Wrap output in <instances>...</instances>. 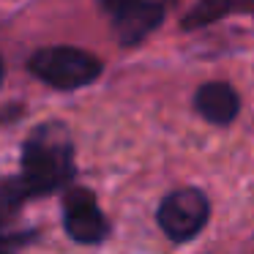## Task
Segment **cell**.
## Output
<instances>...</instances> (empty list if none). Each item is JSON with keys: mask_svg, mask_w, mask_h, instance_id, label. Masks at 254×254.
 Wrapping results in <instances>:
<instances>
[{"mask_svg": "<svg viewBox=\"0 0 254 254\" xmlns=\"http://www.w3.org/2000/svg\"><path fill=\"white\" fill-rule=\"evenodd\" d=\"M63 227L77 243H101L110 232L104 213L88 189H71L63 199Z\"/></svg>", "mask_w": 254, "mask_h": 254, "instance_id": "5b68a950", "label": "cell"}, {"mask_svg": "<svg viewBox=\"0 0 254 254\" xmlns=\"http://www.w3.org/2000/svg\"><path fill=\"white\" fill-rule=\"evenodd\" d=\"M0 254H11V252H8L6 246H3V238H0Z\"/></svg>", "mask_w": 254, "mask_h": 254, "instance_id": "9c48e42d", "label": "cell"}, {"mask_svg": "<svg viewBox=\"0 0 254 254\" xmlns=\"http://www.w3.org/2000/svg\"><path fill=\"white\" fill-rule=\"evenodd\" d=\"M30 71L58 90H77L99 79L101 61L77 47H44L30 58Z\"/></svg>", "mask_w": 254, "mask_h": 254, "instance_id": "7a4b0ae2", "label": "cell"}, {"mask_svg": "<svg viewBox=\"0 0 254 254\" xmlns=\"http://www.w3.org/2000/svg\"><path fill=\"white\" fill-rule=\"evenodd\" d=\"M101 8L126 47L139 44L164 19V0H101Z\"/></svg>", "mask_w": 254, "mask_h": 254, "instance_id": "277c9868", "label": "cell"}, {"mask_svg": "<svg viewBox=\"0 0 254 254\" xmlns=\"http://www.w3.org/2000/svg\"><path fill=\"white\" fill-rule=\"evenodd\" d=\"M210 216V202L199 189H175L159 205V227L175 243H186L202 232Z\"/></svg>", "mask_w": 254, "mask_h": 254, "instance_id": "3957f363", "label": "cell"}, {"mask_svg": "<svg viewBox=\"0 0 254 254\" xmlns=\"http://www.w3.org/2000/svg\"><path fill=\"white\" fill-rule=\"evenodd\" d=\"M22 178L30 197H44L74 178V145L63 123H41L22 145Z\"/></svg>", "mask_w": 254, "mask_h": 254, "instance_id": "6da1fadb", "label": "cell"}, {"mask_svg": "<svg viewBox=\"0 0 254 254\" xmlns=\"http://www.w3.org/2000/svg\"><path fill=\"white\" fill-rule=\"evenodd\" d=\"M0 82H3V58H0Z\"/></svg>", "mask_w": 254, "mask_h": 254, "instance_id": "30bf717a", "label": "cell"}, {"mask_svg": "<svg viewBox=\"0 0 254 254\" xmlns=\"http://www.w3.org/2000/svg\"><path fill=\"white\" fill-rule=\"evenodd\" d=\"M254 0H199L197 6L183 17V28L194 30L202 28V25H210L216 19H221L224 14L235 11V8H254Z\"/></svg>", "mask_w": 254, "mask_h": 254, "instance_id": "52a82bcc", "label": "cell"}, {"mask_svg": "<svg viewBox=\"0 0 254 254\" xmlns=\"http://www.w3.org/2000/svg\"><path fill=\"white\" fill-rule=\"evenodd\" d=\"M194 107L208 123L227 126V123L235 121L238 110H241V99L227 82H208L197 90Z\"/></svg>", "mask_w": 254, "mask_h": 254, "instance_id": "8992f818", "label": "cell"}, {"mask_svg": "<svg viewBox=\"0 0 254 254\" xmlns=\"http://www.w3.org/2000/svg\"><path fill=\"white\" fill-rule=\"evenodd\" d=\"M28 197L30 194L25 189L22 178H3L0 181V227L19 213V208Z\"/></svg>", "mask_w": 254, "mask_h": 254, "instance_id": "ba28073f", "label": "cell"}]
</instances>
